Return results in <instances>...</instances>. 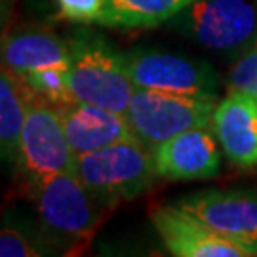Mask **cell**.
Here are the masks:
<instances>
[{
    "label": "cell",
    "mask_w": 257,
    "mask_h": 257,
    "mask_svg": "<svg viewBox=\"0 0 257 257\" xmlns=\"http://www.w3.org/2000/svg\"><path fill=\"white\" fill-rule=\"evenodd\" d=\"M37 221L59 255H73L88 248L110 208L99 202L73 170L61 172L29 187Z\"/></svg>",
    "instance_id": "cell-1"
},
{
    "label": "cell",
    "mask_w": 257,
    "mask_h": 257,
    "mask_svg": "<svg viewBox=\"0 0 257 257\" xmlns=\"http://www.w3.org/2000/svg\"><path fill=\"white\" fill-rule=\"evenodd\" d=\"M196 0H105L97 25L110 29H153L172 21Z\"/></svg>",
    "instance_id": "cell-14"
},
{
    "label": "cell",
    "mask_w": 257,
    "mask_h": 257,
    "mask_svg": "<svg viewBox=\"0 0 257 257\" xmlns=\"http://www.w3.org/2000/svg\"><path fill=\"white\" fill-rule=\"evenodd\" d=\"M158 177L196 181L215 177L221 170V147L211 126H196L177 134L153 151Z\"/></svg>",
    "instance_id": "cell-10"
},
{
    "label": "cell",
    "mask_w": 257,
    "mask_h": 257,
    "mask_svg": "<svg viewBox=\"0 0 257 257\" xmlns=\"http://www.w3.org/2000/svg\"><path fill=\"white\" fill-rule=\"evenodd\" d=\"M210 126L230 164L257 166V93L229 90L215 105Z\"/></svg>",
    "instance_id": "cell-12"
},
{
    "label": "cell",
    "mask_w": 257,
    "mask_h": 257,
    "mask_svg": "<svg viewBox=\"0 0 257 257\" xmlns=\"http://www.w3.org/2000/svg\"><path fill=\"white\" fill-rule=\"evenodd\" d=\"M0 65L19 80L48 69H69L71 46L57 33L37 25H21L0 33Z\"/></svg>",
    "instance_id": "cell-11"
},
{
    "label": "cell",
    "mask_w": 257,
    "mask_h": 257,
    "mask_svg": "<svg viewBox=\"0 0 257 257\" xmlns=\"http://www.w3.org/2000/svg\"><path fill=\"white\" fill-rule=\"evenodd\" d=\"M229 90L257 93V31L251 44L246 48V54L234 63L230 71Z\"/></svg>",
    "instance_id": "cell-17"
},
{
    "label": "cell",
    "mask_w": 257,
    "mask_h": 257,
    "mask_svg": "<svg viewBox=\"0 0 257 257\" xmlns=\"http://www.w3.org/2000/svg\"><path fill=\"white\" fill-rule=\"evenodd\" d=\"M59 255L48 242L38 221H31L16 210L0 217V257H50Z\"/></svg>",
    "instance_id": "cell-16"
},
{
    "label": "cell",
    "mask_w": 257,
    "mask_h": 257,
    "mask_svg": "<svg viewBox=\"0 0 257 257\" xmlns=\"http://www.w3.org/2000/svg\"><path fill=\"white\" fill-rule=\"evenodd\" d=\"M59 18L71 23H97L105 0H55Z\"/></svg>",
    "instance_id": "cell-18"
},
{
    "label": "cell",
    "mask_w": 257,
    "mask_h": 257,
    "mask_svg": "<svg viewBox=\"0 0 257 257\" xmlns=\"http://www.w3.org/2000/svg\"><path fill=\"white\" fill-rule=\"evenodd\" d=\"M175 204L244 248L249 257L257 255V191L210 189L181 196Z\"/></svg>",
    "instance_id": "cell-7"
},
{
    "label": "cell",
    "mask_w": 257,
    "mask_h": 257,
    "mask_svg": "<svg viewBox=\"0 0 257 257\" xmlns=\"http://www.w3.org/2000/svg\"><path fill=\"white\" fill-rule=\"evenodd\" d=\"M14 10H16V0H0V33L8 29L10 21L14 18Z\"/></svg>",
    "instance_id": "cell-19"
},
{
    "label": "cell",
    "mask_w": 257,
    "mask_h": 257,
    "mask_svg": "<svg viewBox=\"0 0 257 257\" xmlns=\"http://www.w3.org/2000/svg\"><path fill=\"white\" fill-rule=\"evenodd\" d=\"M217 95L136 90L126 116L138 141L155 151L164 141L196 126H210Z\"/></svg>",
    "instance_id": "cell-5"
},
{
    "label": "cell",
    "mask_w": 257,
    "mask_h": 257,
    "mask_svg": "<svg viewBox=\"0 0 257 257\" xmlns=\"http://www.w3.org/2000/svg\"><path fill=\"white\" fill-rule=\"evenodd\" d=\"M69 88L76 101L126 112L136 93L126 54H118L101 37L78 31L71 40Z\"/></svg>",
    "instance_id": "cell-2"
},
{
    "label": "cell",
    "mask_w": 257,
    "mask_h": 257,
    "mask_svg": "<svg viewBox=\"0 0 257 257\" xmlns=\"http://www.w3.org/2000/svg\"><path fill=\"white\" fill-rule=\"evenodd\" d=\"M172 23L210 50L246 52L257 31V4L251 0H196Z\"/></svg>",
    "instance_id": "cell-6"
},
{
    "label": "cell",
    "mask_w": 257,
    "mask_h": 257,
    "mask_svg": "<svg viewBox=\"0 0 257 257\" xmlns=\"http://www.w3.org/2000/svg\"><path fill=\"white\" fill-rule=\"evenodd\" d=\"M29 90L0 65V166L16 164L19 136L27 114Z\"/></svg>",
    "instance_id": "cell-15"
},
{
    "label": "cell",
    "mask_w": 257,
    "mask_h": 257,
    "mask_svg": "<svg viewBox=\"0 0 257 257\" xmlns=\"http://www.w3.org/2000/svg\"><path fill=\"white\" fill-rule=\"evenodd\" d=\"M57 110L74 156L136 138L126 112H116L76 99L57 107Z\"/></svg>",
    "instance_id": "cell-13"
},
{
    "label": "cell",
    "mask_w": 257,
    "mask_h": 257,
    "mask_svg": "<svg viewBox=\"0 0 257 257\" xmlns=\"http://www.w3.org/2000/svg\"><path fill=\"white\" fill-rule=\"evenodd\" d=\"M73 172L110 210L147 193L158 177L153 151L136 138L76 155Z\"/></svg>",
    "instance_id": "cell-3"
},
{
    "label": "cell",
    "mask_w": 257,
    "mask_h": 257,
    "mask_svg": "<svg viewBox=\"0 0 257 257\" xmlns=\"http://www.w3.org/2000/svg\"><path fill=\"white\" fill-rule=\"evenodd\" d=\"M151 221L166 249L177 257H249L244 248L223 238L177 204L151 210Z\"/></svg>",
    "instance_id": "cell-9"
},
{
    "label": "cell",
    "mask_w": 257,
    "mask_h": 257,
    "mask_svg": "<svg viewBox=\"0 0 257 257\" xmlns=\"http://www.w3.org/2000/svg\"><path fill=\"white\" fill-rule=\"evenodd\" d=\"M132 80L139 90L215 95L217 74L208 63L183 55L136 50L126 54Z\"/></svg>",
    "instance_id": "cell-8"
},
{
    "label": "cell",
    "mask_w": 257,
    "mask_h": 257,
    "mask_svg": "<svg viewBox=\"0 0 257 257\" xmlns=\"http://www.w3.org/2000/svg\"><path fill=\"white\" fill-rule=\"evenodd\" d=\"M73 166L74 153L67 141L57 107L29 92L27 114L14 164L21 193L46 177L71 172Z\"/></svg>",
    "instance_id": "cell-4"
}]
</instances>
